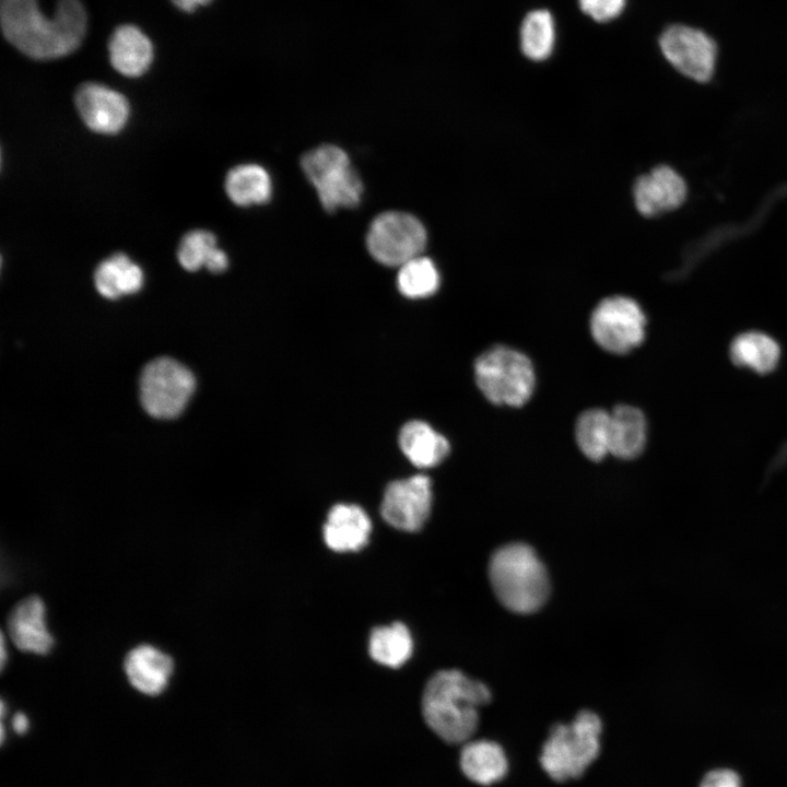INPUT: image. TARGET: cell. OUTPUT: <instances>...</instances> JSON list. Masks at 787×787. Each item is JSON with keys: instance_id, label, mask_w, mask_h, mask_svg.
Segmentation results:
<instances>
[{"instance_id": "obj_1", "label": "cell", "mask_w": 787, "mask_h": 787, "mask_svg": "<svg viewBox=\"0 0 787 787\" xmlns=\"http://www.w3.org/2000/svg\"><path fill=\"white\" fill-rule=\"evenodd\" d=\"M0 23L4 38L26 56L54 59L74 51L86 30L80 0H59L54 17L45 16L36 0H1Z\"/></svg>"}, {"instance_id": "obj_2", "label": "cell", "mask_w": 787, "mask_h": 787, "mask_svg": "<svg viewBox=\"0 0 787 787\" xmlns=\"http://www.w3.org/2000/svg\"><path fill=\"white\" fill-rule=\"evenodd\" d=\"M490 689L456 669L434 673L425 684L421 707L424 721L443 741L463 744L477 732L479 708L491 702Z\"/></svg>"}, {"instance_id": "obj_3", "label": "cell", "mask_w": 787, "mask_h": 787, "mask_svg": "<svg viewBox=\"0 0 787 787\" xmlns=\"http://www.w3.org/2000/svg\"><path fill=\"white\" fill-rule=\"evenodd\" d=\"M489 580L501 604L514 613L538 611L550 595L545 566L526 543H508L495 550L489 562Z\"/></svg>"}, {"instance_id": "obj_4", "label": "cell", "mask_w": 787, "mask_h": 787, "mask_svg": "<svg viewBox=\"0 0 787 787\" xmlns=\"http://www.w3.org/2000/svg\"><path fill=\"white\" fill-rule=\"evenodd\" d=\"M602 720L590 710H579L571 723H556L543 741L539 762L557 783L580 778L601 751Z\"/></svg>"}, {"instance_id": "obj_5", "label": "cell", "mask_w": 787, "mask_h": 787, "mask_svg": "<svg viewBox=\"0 0 787 787\" xmlns=\"http://www.w3.org/2000/svg\"><path fill=\"white\" fill-rule=\"evenodd\" d=\"M474 379L490 402L509 407L524 406L536 384L529 357L507 345H494L477 357Z\"/></svg>"}, {"instance_id": "obj_6", "label": "cell", "mask_w": 787, "mask_h": 787, "mask_svg": "<svg viewBox=\"0 0 787 787\" xmlns=\"http://www.w3.org/2000/svg\"><path fill=\"white\" fill-rule=\"evenodd\" d=\"M301 167L325 210L333 212L360 203L363 183L343 149L333 144L312 149L302 156Z\"/></svg>"}, {"instance_id": "obj_7", "label": "cell", "mask_w": 787, "mask_h": 787, "mask_svg": "<svg viewBox=\"0 0 787 787\" xmlns=\"http://www.w3.org/2000/svg\"><path fill=\"white\" fill-rule=\"evenodd\" d=\"M196 388L190 369L171 357H158L143 368L140 400L148 414L174 419L186 408Z\"/></svg>"}, {"instance_id": "obj_8", "label": "cell", "mask_w": 787, "mask_h": 787, "mask_svg": "<svg viewBox=\"0 0 787 787\" xmlns=\"http://www.w3.org/2000/svg\"><path fill=\"white\" fill-rule=\"evenodd\" d=\"M427 233L422 222L402 211H386L371 223L366 246L372 257L381 265L400 267L422 255Z\"/></svg>"}, {"instance_id": "obj_9", "label": "cell", "mask_w": 787, "mask_h": 787, "mask_svg": "<svg viewBox=\"0 0 787 787\" xmlns=\"http://www.w3.org/2000/svg\"><path fill=\"white\" fill-rule=\"evenodd\" d=\"M647 319L641 305L622 295L602 299L590 316L595 342L613 354H625L639 346L646 336Z\"/></svg>"}, {"instance_id": "obj_10", "label": "cell", "mask_w": 787, "mask_h": 787, "mask_svg": "<svg viewBox=\"0 0 787 787\" xmlns=\"http://www.w3.org/2000/svg\"><path fill=\"white\" fill-rule=\"evenodd\" d=\"M665 58L685 77L698 81H708L715 71L717 47L704 32L676 24L667 27L659 38Z\"/></svg>"}, {"instance_id": "obj_11", "label": "cell", "mask_w": 787, "mask_h": 787, "mask_svg": "<svg viewBox=\"0 0 787 787\" xmlns=\"http://www.w3.org/2000/svg\"><path fill=\"white\" fill-rule=\"evenodd\" d=\"M432 507V486L428 477H413L392 481L385 490L380 505L384 520L402 531H418L426 522Z\"/></svg>"}, {"instance_id": "obj_12", "label": "cell", "mask_w": 787, "mask_h": 787, "mask_svg": "<svg viewBox=\"0 0 787 787\" xmlns=\"http://www.w3.org/2000/svg\"><path fill=\"white\" fill-rule=\"evenodd\" d=\"M75 105L84 124L95 132L116 133L124 128L129 117L126 97L94 82L79 86Z\"/></svg>"}, {"instance_id": "obj_13", "label": "cell", "mask_w": 787, "mask_h": 787, "mask_svg": "<svg viewBox=\"0 0 787 787\" xmlns=\"http://www.w3.org/2000/svg\"><path fill=\"white\" fill-rule=\"evenodd\" d=\"M688 195L686 183L672 167L660 165L637 178L634 203L645 216H655L679 208Z\"/></svg>"}, {"instance_id": "obj_14", "label": "cell", "mask_w": 787, "mask_h": 787, "mask_svg": "<svg viewBox=\"0 0 787 787\" xmlns=\"http://www.w3.org/2000/svg\"><path fill=\"white\" fill-rule=\"evenodd\" d=\"M8 633L21 650L46 655L54 646V637L45 621V603L38 596L21 600L8 616Z\"/></svg>"}, {"instance_id": "obj_15", "label": "cell", "mask_w": 787, "mask_h": 787, "mask_svg": "<svg viewBox=\"0 0 787 787\" xmlns=\"http://www.w3.org/2000/svg\"><path fill=\"white\" fill-rule=\"evenodd\" d=\"M124 670L136 690L155 696L166 689L174 671V660L156 647L143 644L126 655Z\"/></svg>"}, {"instance_id": "obj_16", "label": "cell", "mask_w": 787, "mask_h": 787, "mask_svg": "<svg viewBox=\"0 0 787 787\" xmlns=\"http://www.w3.org/2000/svg\"><path fill=\"white\" fill-rule=\"evenodd\" d=\"M371 530L372 522L363 508L354 504H337L328 513L324 539L333 551H359L366 545Z\"/></svg>"}, {"instance_id": "obj_17", "label": "cell", "mask_w": 787, "mask_h": 787, "mask_svg": "<svg viewBox=\"0 0 787 787\" xmlns=\"http://www.w3.org/2000/svg\"><path fill=\"white\" fill-rule=\"evenodd\" d=\"M459 766L469 780L490 786L505 778L509 763L501 743L490 739H470L460 749Z\"/></svg>"}, {"instance_id": "obj_18", "label": "cell", "mask_w": 787, "mask_h": 787, "mask_svg": "<svg viewBox=\"0 0 787 787\" xmlns=\"http://www.w3.org/2000/svg\"><path fill=\"white\" fill-rule=\"evenodd\" d=\"M728 354L735 366L757 375H767L779 365L782 349L777 340L768 333L747 330L733 337Z\"/></svg>"}, {"instance_id": "obj_19", "label": "cell", "mask_w": 787, "mask_h": 787, "mask_svg": "<svg viewBox=\"0 0 787 787\" xmlns=\"http://www.w3.org/2000/svg\"><path fill=\"white\" fill-rule=\"evenodd\" d=\"M111 66L126 77H139L144 73L153 58L150 39L133 25H120L108 42Z\"/></svg>"}, {"instance_id": "obj_20", "label": "cell", "mask_w": 787, "mask_h": 787, "mask_svg": "<svg viewBox=\"0 0 787 787\" xmlns=\"http://www.w3.org/2000/svg\"><path fill=\"white\" fill-rule=\"evenodd\" d=\"M398 441L403 455L418 468L439 465L450 450L447 438L420 420L406 423L400 430Z\"/></svg>"}, {"instance_id": "obj_21", "label": "cell", "mask_w": 787, "mask_h": 787, "mask_svg": "<svg viewBox=\"0 0 787 787\" xmlns=\"http://www.w3.org/2000/svg\"><path fill=\"white\" fill-rule=\"evenodd\" d=\"M647 442V421L636 407L619 404L611 411L610 454L624 460L638 457Z\"/></svg>"}, {"instance_id": "obj_22", "label": "cell", "mask_w": 787, "mask_h": 787, "mask_svg": "<svg viewBox=\"0 0 787 787\" xmlns=\"http://www.w3.org/2000/svg\"><path fill=\"white\" fill-rule=\"evenodd\" d=\"M94 282L102 296L115 299L138 292L143 284V272L125 254H116L97 266Z\"/></svg>"}, {"instance_id": "obj_23", "label": "cell", "mask_w": 787, "mask_h": 787, "mask_svg": "<svg viewBox=\"0 0 787 787\" xmlns=\"http://www.w3.org/2000/svg\"><path fill=\"white\" fill-rule=\"evenodd\" d=\"M225 190L237 205L263 204L272 195V181L269 173L257 164H242L226 175Z\"/></svg>"}, {"instance_id": "obj_24", "label": "cell", "mask_w": 787, "mask_h": 787, "mask_svg": "<svg viewBox=\"0 0 787 787\" xmlns=\"http://www.w3.org/2000/svg\"><path fill=\"white\" fill-rule=\"evenodd\" d=\"M177 258L188 271L205 267L211 272L220 273L228 267L227 256L216 247L215 236L203 230L191 231L181 238Z\"/></svg>"}, {"instance_id": "obj_25", "label": "cell", "mask_w": 787, "mask_h": 787, "mask_svg": "<svg viewBox=\"0 0 787 787\" xmlns=\"http://www.w3.org/2000/svg\"><path fill=\"white\" fill-rule=\"evenodd\" d=\"M555 39V22L550 11L537 9L524 17L519 30V46L528 59H548L554 50Z\"/></svg>"}, {"instance_id": "obj_26", "label": "cell", "mask_w": 787, "mask_h": 787, "mask_svg": "<svg viewBox=\"0 0 787 787\" xmlns=\"http://www.w3.org/2000/svg\"><path fill=\"white\" fill-rule=\"evenodd\" d=\"M610 425L611 412L603 409H588L578 416L575 439L589 460L600 461L610 454Z\"/></svg>"}, {"instance_id": "obj_27", "label": "cell", "mask_w": 787, "mask_h": 787, "mask_svg": "<svg viewBox=\"0 0 787 787\" xmlns=\"http://www.w3.org/2000/svg\"><path fill=\"white\" fill-rule=\"evenodd\" d=\"M412 648L411 634L401 622L378 626L372 631L369 636L371 657L391 668L402 666L410 658Z\"/></svg>"}, {"instance_id": "obj_28", "label": "cell", "mask_w": 787, "mask_h": 787, "mask_svg": "<svg viewBox=\"0 0 787 787\" xmlns=\"http://www.w3.org/2000/svg\"><path fill=\"white\" fill-rule=\"evenodd\" d=\"M439 273L432 259L418 256L400 266L397 286L409 298H423L433 295L439 286Z\"/></svg>"}, {"instance_id": "obj_29", "label": "cell", "mask_w": 787, "mask_h": 787, "mask_svg": "<svg viewBox=\"0 0 787 787\" xmlns=\"http://www.w3.org/2000/svg\"><path fill=\"white\" fill-rule=\"evenodd\" d=\"M626 0H578L579 9L597 22L616 19L625 8Z\"/></svg>"}, {"instance_id": "obj_30", "label": "cell", "mask_w": 787, "mask_h": 787, "mask_svg": "<svg viewBox=\"0 0 787 787\" xmlns=\"http://www.w3.org/2000/svg\"><path fill=\"white\" fill-rule=\"evenodd\" d=\"M698 787H743V780L736 770L716 767L703 775Z\"/></svg>"}, {"instance_id": "obj_31", "label": "cell", "mask_w": 787, "mask_h": 787, "mask_svg": "<svg viewBox=\"0 0 787 787\" xmlns=\"http://www.w3.org/2000/svg\"><path fill=\"white\" fill-rule=\"evenodd\" d=\"M28 727H30V721L25 714L16 713L13 716L12 728L16 733H19V735L25 733L28 730Z\"/></svg>"}, {"instance_id": "obj_32", "label": "cell", "mask_w": 787, "mask_h": 787, "mask_svg": "<svg viewBox=\"0 0 787 787\" xmlns=\"http://www.w3.org/2000/svg\"><path fill=\"white\" fill-rule=\"evenodd\" d=\"M176 7L179 9L191 12L193 11L198 5L207 4L211 0H172Z\"/></svg>"}, {"instance_id": "obj_33", "label": "cell", "mask_w": 787, "mask_h": 787, "mask_svg": "<svg viewBox=\"0 0 787 787\" xmlns=\"http://www.w3.org/2000/svg\"><path fill=\"white\" fill-rule=\"evenodd\" d=\"M5 644H4V635H1V668L5 665Z\"/></svg>"}]
</instances>
